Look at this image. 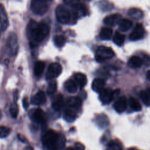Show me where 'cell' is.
I'll use <instances>...</instances> for the list:
<instances>
[{"instance_id":"1","label":"cell","mask_w":150,"mask_h":150,"mask_svg":"<svg viewBox=\"0 0 150 150\" xmlns=\"http://www.w3.org/2000/svg\"><path fill=\"white\" fill-rule=\"evenodd\" d=\"M49 28L45 23H38L31 19L26 27V35L31 47L36 46L48 35Z\"/></svg>"},{"instance_id":"2","label":"cell","mask_w":150,"mask_h":150,"mask_svg":"<svg viewBox=\"0 0 150 150\" xmlns=\"http://www.w3.org/2000/svg\"><path fill=\"white\" fill-rule=\"evenodd\" d=\"M42 141L43 146L49 149H62L65 145L63 135L52 129H49L43 134Z\"/></svg>"},{"instance_id":"3","label":"cell","mask_w":150,"mask_h":150,"mask_svg":"<svg viewBox=\"0 0 150 150\" xmlns=\"http://www.w3.org/2000/svg\"><path fill=\"white\" fill-rule=\"evenodd\" d=\"M55 13L57 21L63 24L74 22L77 19L72 10H70L63 5H59L56 9Z\"/></svg>"},{"instance_id":"4","label":"cell","mask_w":150,"mask_h":150,"mask_svg":"<svg viewBox=\"0 0 150 150\" xmlns=\"http://www.w3.org/2000/svg\"><path fill=\"white\" fill-rule=\"evenodd\" d=\"M19 47L18 37L15 33H10L6 39V48L7 53L11 56H15L18 52Z\"/></svg>"},{"instance_id":"5","label":"cell","mask_w":150,"mask_h":150,"mask_svg":"<svg viewBox=\"0 0 150 150\" xmlns=\"http://www.w3.org/2000/svg\"><path fill=\"white\" fill-rule=\"evenodd\" d=\"M115 53L113 50L109 47L105 46H99L96 52L95 57L98 62H102L105 60L114 57Z\"/></svg>"},{"instance_id":"6","label":"cell","mask_w":150,"mask_h":150,"mask_svg":"<svg viewBox=\"0 0 150 150\" xmlns=\"http://www.w3.org/2000/svg\"><path fill=\"white\" fill-rule=\"evenodd\" d=\"M30 7L32 12L39 15L45 14L48 9L47 1L45 0H32Z\"/></svg>"},{"instance_id":"7","label":"cell","mask_w":150,"mask_h":150,"mask_svg":"<svg viewBox=\"0 0 150 150\" xmlns=\"http://www.w3.org/2000/svg\"><path fill=\"white\" fill-rule=\"evenodd\" d=\"M120 92L119 90L114 91L110 88H103L99 93V99L104 104H108L114 99L115 96Z\"/></svg>"},{"instance_id":"8","label":"cell","mask_w":150,"mask_h":150,"mask_svg":"<svg viewBox=\"0 0 150 150\" xmlns=\"http://www.w3.org/2000/svg\"><path fill=\"white\" fill-rule=\"evenodd\" d=\"M62 71V66L58 63H51L47 70L46 74V78L48 80L53 79L58 77Z\"/></svg>"},{"instance_id":"9","label":"cell","mask_w":150,"mask_h":150,"mask_svg":"<svg viewBox=\"0 0 150 150\" xmlns=\"http://www.w3.org/2000/svg\"><path fill=\"white\" fill-rule=\"evenodd\" d=\"M29 117L32 121L39 124H44L46 122V115L44 111L40 108L31 110L29 112Z\"/></svg>"},{"instance_id":"10","label":"cell","mask_w":150,"mask_h":150,"mask_svg":"<svg viewBox=\"0 0 150 150\" xmlns=\"http://www.w3.org/2000/svg\"><path fill=\"white\" fill-rule=\"evenodd\" d=\"M79 109L66 104L63 111V118L67 122L74 121L77 115Z\"/></svg>"},{"instance_id":"11","label":"cell","mask_w":150,"mask_h":150,"mask_svg":"<svg viewBox=\"0 0 150 150\" xmlns=\"http://www.w3.org/2000/svg\"><path fill=\"white\" fill-rule=\"evenodd\" d=\"M145 30L143 26L138 23L136 25L133 30L131 32L129 36V39L132 41H135L142 39L144 35Z\"/></svg>"},{"instance_id":"12","label":"cell","mask_w":150,"mask_h":150,"mask_svg":"<svg viewBox=\"0 0 150 150\" xmlns=\"http://www.w3.org/2000/svg\"><path fill=\"white\" fill-rule=\"evenodd\" d=\"M71 6L72 11L73 12L74 15L77 16V18L80 16H85L88 13V10L86 6L84 4L80 2L74 4Z\"/></svg>"},{"instance_id":"13","label":"cell","mask_w":150,"mask_h":150,"mask_svg":"<svg viewBox=\"0 0 150 150\" xmlns=\"http://www.w3.org/2000/svg\"><path fill=\"white\" fill-rule=\"evenodd\" d=\"M127 106V98L124 96L119 97L114 102L113 105V107L115 110L119 113L124 112L126 110Z\"/></svg>"},{"instance_id":"14","label":"cell","mask_w":150,"mask_h":150,"mask_svg":"<svg viewBox=\"0 0 150 150\" xmlns=\"http://www.w3.org/2000/svg\"><path fill=\"white\" fill-rule=\"evenodd\" d=\"M121 19V15L118 13L111 14L107 16L104 19V23L108 26H113L117 24H118L119 22Z\"/></svg>"},{"instance_id":"15","label":"cell","mask_w":150,"mask_h":150,"mask_svg":"<svg viewBox=\"0 0 150 150\" xmlns=\"http://www.w3.org/2000/svg\"><path fill=\"white\" fill-rule=\"evenodd\" d=\"M46 98L45 93L43 91H39L32 97L31 103L36 105H40L43 104L46 102Z\"/></svg>"},{"instance_id":"16","label":"cell","mask_w":150,"mask_h":150,"mask_svg":"<svg viewBox=\"0 0 150 150\" xmlns=\"http://www.w3.org/2000/svg\"><path fill=\"white\" fill-rule=\"evenodd\" d=\"M1 11V29L2 31H4L8 26V19L5 11V9L2 4H1L0 7Z\"/></svg>"},{"instance_id":"17","label":"cell","mask_w":150,"mask_h":150,"mask_svg":"<svg viewBox=\"0 0 150 150\" xmlns=\"http://www.w3.org/2000/svg\"><path fill=\"white\" fill-rule=\"evenodd\" d=\"M96 122L98 127L100 128H104L109 124L108 118L104 113L98 114L96 117Z\"/></svg>"},{"instance_id":"18","label":"cell","mask_w":150,"mask_h":150,"mask_svg":"<svg viewBox=\"0 0 150 150\" xmlns=\"http://www.w3.org/2000/svg\"><path fill=\"white\" fill-rule=\"evenodd\" d=\"M105 84V81L104 79L101 78H96L93 81L91 87L94 91L100 93L104 88Z\"/></svg>"},{"instance_id":"19","label":"cell","mask_w":150,"mask_h":150,"mask_svg":"<svg viewBox=\"0 0 150 150\" xmlns=\"http://www.w3.org/2000/svg\"><path fill=\"white\" fill-rule=\"evenodd\" d=\"M63 105V97L62 94H59L56 96L52 103V108L56 111H59Z\"/></svg>"},{"instance_id":"20","label":"cell","mask_w":150,"mask_h":150,"mask_svg":"<svg viewBox=\"0 0 150 150\" xmlns=\"http://www.w3.org/2000/svg\"><path fill=\"white\" fill-rule=\"evenodd\" d=\"M74 81L80 88H81L86 86L87 82V79L85 74L81 73H76L74 75Z\"/></svg>"},{"instance_id":"21","label":"cell","mask_w":150,"mask_h":150,"mask_svg":"<svg viewBox=\"0 0 150 150\" xmlns=\"http://www.w3.org/2000/svg\"><path fill=\"white\" fill-rule=\"evenodd\" d=\"M143 62V60L140 57L133 56L128 60V66L131 68H138L141 66Z\"/></svg>"},{"instance_id":"22","label":"cell","mask_w":150,"mask_h":150,"mask_svg":"<svg viewBox=\"0 0 150 150\" xmlns=\"http://www.w3.org/2000/svg\"><path fill=\"white\" fill-rule=\"evenodd\" d=\"M128 15L132 19L135 20L141 19L143 17V12L139 8H132L128 12Z\"/></svg>"},{"instance_id":"23","label":"cell","mask_w":150,"mask_h":150,"mask_svg":"<svg viewBox=\"0 0 150 150\" xmlns=\"http://www.w3.org/2000/svg\"><path fill=\"white\" fill-rule=\"evenodd\" d=\"M66 104L79 109L81 106L82 100L79 97H70L67 100Z\"/></svg>"},{"instance_id":"24","label":"cell","mask_w":150,"mask_h":150,"mask_svg":"<svg viewBox=\"0 0 150 150\" xmlns=\"http://www.w3.org/2000/svg\"><path fill=\"white\" fill-rule=\"evenodd\" d=\"M132 26V22L128 19H121L118 23V27L121 31L125 32L129 30Z\"/></svg>"},{"instance_id":"25","label":"cell","mask_w":150,"mask_h":150,"mask_svg":"<svg viewBox=\"0 0 150 150\" xmlns=\"http://www.w3.org/2000/svg\"><path fill=\"white\" fill-rule=\"evenodd\" d=\"M64 87L69 93H74L77 91V84H76L75 81L71 79H69L65 82Z\"/></svg>"},{"instance_id":"26","label":"cell","mask_w":150,"mask_h":150,"mask_svg":"<svg viewBox=\"0 0 150 150\" xmlns=\"http://www.w3.org/2000/svg\"><path fill=\"white\" fill-rule=\"evenodd\" d=\"M140 97L143 103L146 106H150V89L147 88L140 92Z\"/></svg>"},{"instance_id":"27","label":"cell","mask_w":150,"mask_h":150,"mask_svg":"<svg viewBox=\"0 0 150 150\" xmlns=\"http://www.w3.org/2000/svg\"><path fill=\"white\" fill-rule=\"evenodd\" d=\"M112 35V30L108 27L103 28L100 32V37L103 40H110Z\"/></svg>"},{"instance_id":"28","label":"cell","mask_w":150,"mask_h":150,"mask_svg":"<svg viewBox=\"0 0 150 150\" xmlns=\"http://www.w3.org/2000/svg\"><path fill=\"white\" fill-rule=\"evenodd\" d=\"M45 67V63L42 61H37L34 66V73L36 76H40L43 72Z\"/></svg>"},{"instance_id":"29","label":"cell","mask_w":150,"mask_h":150,"mask_svg":"<svg viewBox=\"0 0 150 150\" xmlns=\"http://www.w3.org/2000/svg\"><path fill=\"white\" fill-rule=\"evenodd\" d=\"M129 104L131 108L135 111H139L142 109V107L139 102L134 97H130L129 98Z\"/></svg>"},{"instance_id":"30","label":"cell","mask_w":150,"mask_h":150,"mask_svg":"<svg viewBox=\"0 0 150 150\" xmlns=\"http://www.w3.org/2000/svg\"><path fill=\"white\" fill-rule=\"evenodd\" d=\"M125 40V35L119 33L118 32H116L113 37L114 42L118 46H121L123 45Z\"/></svg>"},{"instance_id":"31","label":"cell","mask_w":150,"mask_h":150,"mask_svg":"<svg viewBox=\"0 0 150 150\" xmlns=\"http://www.w3.org/2000/svg\"><path fill=\"white\" fill-rule=\"evenodd\" d=\"M54 45L57 47H62L66 42V39L63 35H56L54 37Z\"/></svg>"},{"instance_id":"32","label":"cell","mask_w":150,"mask_h":150,"mask_svg":"<svg viewBox=\"0 0 150 150\" xmlns=\"http://www.w3.org/2000/svg\"><path fill=\"white\" fill-rule=\"evenodd\" d=\"M57 83L55 81H51L47 87V93L49 95H52L54 94L57 90Z\"/></svg>"},{"instance_id":"33","label":"cell","mask_w":150,"mask_h":150,"mask_svg":"<svg viewBox=\"0 0 150 150\" xmlns=\"http://www.w3.org/2000/svg\"><path fill=\"white\" fill-rule=\"evenodd\" d=\"M9 111L12 117L13 118H16L18 114V106L15 102L13 103L11 105Z\"/></svg>"},{"instance_id":"34","label":"cell","mask_w":150,"mask_h":150,"mask_svg":"<svg viewBox=\"0 0 150 150\" xmlns=\"http://www.w3.org/2000/svg\"><path fill=\"white\" fill-rule=\"evenodd\" d=\"M100 8L103 11H110L112 8V5L107 1L103 0L100 2Z\"/></svg>"},{"instance_id":"35","label":"cell","mask_w":150,"mask_h":150,"mask_svg":"<svg viewBox=\"0 0 150 150\" xmlns=\"http://www.w3.org/2000/svg\"><path fill=\"white\" fill-rule=\"evenodd\" d=\"M107 146H108V148L110 149H122L121 144L118 142L115 141H110L107 145Z\"/></svg>"},{"instance_id":"36","label":"cell","mask_w":150,"mask_h":150,"mask_svg":"<svg viewBox=\"0 0 150 150\" xmlns=\"http://www.w3.org/2000/svg\"><path fill=\"white\" fill-rule=\"evenodd\" d=\"M11 132V129L10 128L6 127H4V126H1V128H0V137L1 138H5Z\"/></svg>"},{"instance_id":"37","label":"cell","mask_w":150,"mask_h":150,"mask_svg":"<svg viewBox=\"0 0 150 150\" xmlns=\"http://www.w3.org/2000/svg\"><path fill=\"white\" fill-rule=\"evenodd\" d=\"M81 0H63V1L67 5L72 6L74 4L79 3Z\"/></svg>"},{"instance_id":"38","label":"cell","mask_w":150,"mask_h":150,"mask_svg":"<svg viewBox=\"0 0 150 150\" xmlns=\"http://www.w3.org/2000/svg\"><path fill=\"white\" fill-rule=\"evenodd\" d=\"M22 104H23V108L26 110L27 108L29 106V103H28V100H27V98L26 97H24L23 100H22Z\"/></svg>"},{"instance_id":"39","label":"cell","mask_w":150,"mask_h":150,"mask_svg":"<svg viewBox=\"0 0 150 150\" xmlns=\"http://www.w3.org/2000/svg\"><path fill=\"white\" fill-rule=\"evenodd\" d=\"M74 147L76 149H84V145L80 142H76L74 145Z\"/></svg>"},{"instance_id":"40","label":"cell","mask_w":150,"mask_h":150,"mask_svg":"<svg viewBox=\"0 0 150 150\" xmlns=\"http://www.w3.org/2000/svg\"><path fill=\"white\" fill-rule=\"evenodd\" d=\"M18 139L21 141H22V142H23L24 143H26L27 142L26 138L25 137H23V135H22L21 134H18Z\"/></svg>"},{"instance_id":"41","label":"cell","mask_w":150,"mask_h":150,"mask_svg":"<svg viewBox=\"0 0 150 150\" xmlns=\"http://www.w3.org/2000/svg\"><path fill=\"white\" fill-rule=\"evenodd\" d=\"M145 60H144L145 62V64L148 66L150 64V57L148 56H145Z\"/></svg>"},{"instance_id":"42","label":"cell","mask_w":150,"mask_h":150,"mask_svg":"<svg viewBox=\"0 0 150 150\" xmlns=\"http://www.w3.org/2000/svg\"><path fill=\"white\" fill-rule=\"evenodd\" d=\"M13 97L15 98V100H16L18 99V90H16L14 93H13Z\"/></svg>"},{"instance_id":"43","label":"cell","mask_w":150,"mask_h":150,"mask_svg":"<svg viewBox=\"0 0 150 150\" xmlns=\"http://www.w3.org/2000/svg\"><path fill=\"white\" fill-rule=\"evenodd\" d=\"M146 78L150 81V70H148L146 73Z\"/></svg>"},{"instance_id":"44","label":"cell","mask_w":150,"mask_h":150,"mask_svg":"<svg viewBox=\"0 0 150 150\" xmlns=\"http://www.w3.org/2000/svg\"><path fill=\"white\" fill-rule=\"evenodd\" d=\"M25 149H33V148L32 147H31V146H27V147H25Z\"/></svg>"},{"instance_id":"45","label":"cell","mask_w":150,"mask_h":150,"mask_svg":"<svg viewBox=\"0 0 150 150\" xmlns=\"http://www.w3.org/2000/svg\"><path fill=\"white\" fill-rule=\"evenodd\" d=\"M45 1H51V0H45Z\"/></svg>"},{"instance_id":"46","label":"cell","mask_w":150,"mask_h":150,"mask_svg":"<svg viewBox=\"0 0 150 150\" xmlns=\"http://www.w3.org/2000/svg\"><path fill=\"white\" fill-rule=\"evenodd\" d=\"M84 1H90V0H84Z\"/></svg>"}]
</instances>
